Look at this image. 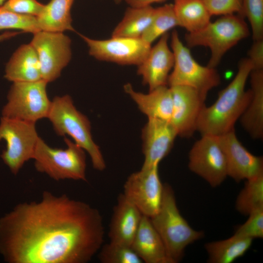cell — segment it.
I'll return each mask as SVG.
<instances>
[{
	"label": "cell",
	"instance_id": "14",
	"mask_svg": "<svg viewBox=\"0 0 263 263\" xmlns=\"http://www.w3.org/2000/svg\"><path fill=\"white\" fill-rule=\"evenodd\" d=\"M172 97L170 122L178 136L189 138L197 131L201 112L206 105L207 95L186 86L169 87Z\"/></svg>",
	"mask_w": 263,
	"mask_h": 263
},
{
	"label": "cell",
	"instance_id": "32",
	"mask_svg": "<svg viewBox=\"0 0 263 263\" xmlns=\"http://www.w3.org/2000/svg\"><path fill=\"white\" fill-rule=\"evenodd\" d=\"M247 220L237 226L235 235L251 239L263 238V208L251 212Z\"/></svg>",
	"mask_w": 263,
	"mask_h": 263
},
{
	"label": "cell",
	"instance_id": "8",
	"mask_svg": "<svg viewBox=\"0 0 263 263\" xmlns=\"http://www.w3.org/2000/svg\"><path fill=\"white\" fill-rule=\"evenodd\" d=\"M47 83L42 79L13 82L1 116L35 123L47 118L51 105L47 94Z\"/></svg>",
	"mask_w": 263,
	"mask_h": 263
},
{
	"label": "cell",
	"instance_id": "6",
	"mask_svg": "<svg viewBox=\"0 0 263 263\" xmlns=\"http://www.w3.org/2000/svg\"><path fill=\"white\" fill-rule=\"evenodd\" d=\"M64 141L65 149L53 148L38 138L33 157L36 170L56 181H86V151L66 137Z\"/></svg>",
	"mask_w": 263,
	"mask_h": 263
},
{
	"label": "cell",
	"instance_id": "37",
	"mask_svg": "<svg viewBox=\"0 0 263 263\" xmlns=\"http://www.w3.org/2000/svg\"><path fill=\"white\" fill-rule=\"evenodd\" d=\"M20 33L21 32L7 31L4 33L0 34V42L12 38Z\"/></svg>",
	"mask_w": 263,
	"mask_h": 263
},
{
	"label": "cell",
	"instance_id": "22",
	"mask_svg": "<svg viewBox=\"0 0 263 263\" xmlns=\"http://www.w3.org/2000/svg\"><path fill=\"white\" fill-rule=\"evenodd\" d=\"M4 77L12 82L42 79L37 54L30 43L20 46L13 54L6 64Z\"/></svg>",
	"mask_w": 263,
	"mask_h": 263
},
{
	"label": "cell",
	"instance_id": "17",
	"mask_svg": "<svg viewBox=\"0 0 263 263\" xmlns=\"http://www.w3.org/2000/svg\"><path fill=\"white\" fill-rule=\"evenodd\" d=\"M169 35L162 36L157 43L151 47L144 60L137 66V74L147 85L149 91L168 85L170 72L174 62L173 53L169 47Z\"/></svg>",
	"mask_w": 263,
	"mask_h": 263
},
{
	"label": "cell",
	"instance_id": "34",
	"mask_svg": "<svg viewBox=\"0 0 263 263\" xmlns=\"http://www.w3.org/2000/svg\"><path fill=\"white\" fill-rule=\"evenodd\" d=\"M2 6L16 13L36 17L41 13L44 7L37 0H7Z\"/></svg>",
	"mask_w": 263,
	"mask_h": 263
},
{
	"label": "cell",
	"instance_id": "1",
	"mask_svg": "<svg viewBox=\"0 0 263 263\" xmlns=\"http://www.w3.org/2000/svg\"><path fill=\"white\" fill-rule=\"evenodd\" d=\"M100 212L66 194L44 191L0 218V254L8 263H86L103 245Z\"/></svg>",
	"mask_w": 263,
	"mask_h": 263
},
{
	"label": "cell",
	"instance_id": "15",
	"mask_svg": "<svg viewBox=\"0 0 263 263\" xmlns=\"http://www.w3.org/2000/svg\"><path fill=\"white\" fill-rule=\"evenodd\" d=\"M224 152L227 176L236 182L263 172V158L250 153L240 142L235 130L217 136Z\"/></svg>",
	"mask_w": 263,
	"mask_h": 263
},
{
	"label": "cell",
	"instance_id": "29",
	"mask_svg": "<svg viewBox=\"0 0 263 263\" xmlns=\"http://www.w3.org/2000/svg\"><path fill=\"white\" fill-rule=\"evenodd\" d=\"M98 252L102 263H143L131 246L110 242L102 245Z\"/></svg>",
	"mask_w": 263,
	"mask_h": 263
},
{
	"label": "cell",
	"instance_id": "30",
	"mask_svg": "<svg viewBox=\"0 0 263 263\" xmlns=\"http://www.w3.org/2000/svg\"><path fill=\"white\" fill-rule=\"evenodd\" d=\"M18 29L34 34L41 31L36 17L17 14L0 6V30Z\"/></svg>",
	"mask_w": 263,
	"mask_h": 263
},
{
	"label": "cell",
	"instance_id": "13",
	"mask_svg": "<svg viewBox=\"0 0 263 263\" xmlns=\"http://www.w3.org/2000/svg\"><path fill=\"white\" fill-rule=\"evenodd\" d=\"M163 189L158 165H155L131 174L124 185L122 193L143 215L151 218L159 209Z\"/></svg>",
	"mask_w": 263,
	"mask_h": 263
},
{
	"label": "cell",
	"instance_id": "18",
	"mask_svg": "<svg viewBox=\"0 0 263 263\" xmlns=\"http://www.w3.org/2000/svg\"><path fill=\"white\" fill-rule=\"evenodd\" d=\"M143 215L123 193H120L110 224V242L131 246Z\"/></svg>",
	"mask_w": 263,
	"mask_h": 263
},
{
	"label": "cell",
	"instance_id": "35",
	"mask_svg": "<svg viewBox=\"0 0 263 263\" xmlns=\"http://www.w3.org/2000/svg\"><path fill=\"white\" fill-rule=\"evenodd\" d=\"M248 54L253 70H263V39L253 41Z\"/></svg>",
	"mask_w": 263,
	"mask_h": 263
},
{
	"label": "cell",
	"instance_id": "20",
	"mask_svg": "<svg viewBox=\"0 0 263 263\" xmlns=\"http://www.w3.org/2000/svg\"><path fill=\"white\" fill-rule=\"evenodd\" d=\"M131 246L143 263H172L160 235L148 217L143 215Z\"/></svg>",
	"mask_w": 263,
	"mask_h": 263
},
{
	"label": "cell",
	"instance_id": "9",
	"mask_svg": "<svg viewBox=\"0 0 263 263\" xmlns=\"http://www.w3.org/2000/svg\"><path fill=\"white\" fill-rule=\"evenodd\" d=\"M35 123L1 116L0 141L6 142L0 157L11 172L16 175L24 163L33 159L39 136Z\"/></svg>",
	"mask_w": 263,
	"mask_h": 263
},
{
	"label": "cell",
	"instance_id": "7",
	"mask_svg": "<svg viewBox=\"0 0 263 263\" xmlns=\"http://www.w3.org/2000/svg\"><path fill=\"white\" fill-rule=\"evenodd\" d=\"M170 43L174 62L168 80L169 87L188 86L207 95L220 84V76L215 68L198 63L189 49L183 44L176 30L172 32Z\"/></svg>",
	"mask_w": 263,
	"mask_h": 263
},
{
	"label": "cell",
	"instance_id": "23",
	"mask_svg": "<svg viewBox=\"0 0 263 263\" xmlns=\"http://www.w3.org/2000/svg\"><path fill=\"white\" fill-rule=\"evenodd\" d=\"M74 0H51L36 17L41 31L64 32L75 31L71 9Z\"/></svg>",
	"mask_w": 263,
	"mask_h": 263
},
{
	"label": "cell",
	"instance_id": "25",
	"mask_svg": "<svg viewBox=\"0 0 263 263\" xmlns=\"http://www.w3.org/2000/svg\"><path fill=\"white\" fill-rule=\"evenodd\" d=\"M173 6L179 26L188 33L198 31L211 21L212 16L202 0H174Z\"/></svg>",
	"mask_w": 263,
	"mask_h": 263
},
{
	"label": "cell",
	"instance_id": "12",
	"mask_svg": "<svg viewBox=\"0 0 263 263\" xmlns=\"http://www.w3.org/2000/svg\"><path fill=\"white\" fill-rule=\"evenodd\" d=\"M79 36L87 44L90 56L100 61L122 65L138 66L151 47L141 38L112 37L107 39L99 40L81 34Z\"/></svg>",
	"mask_w": 263,
	"mask_h": 263
},
{
	"label": "cell",
	"instance_id": "3",
	"mask_svg": "<svg viewBox=\"0 0 263 263\" xmlns=\"http://www.w3.org/2000/svg\"><path fill=\"white\" fill-rule=\"evenodd\" d=\"M165 245L172 263L179 262L189 244L203 238V231L193 229L178 208L174 192L168 184H164L163 194L157 213L150 218Z\"/></svg>",
	"mask_w": 263,
	"mask_h": 263
},
{
	"label": "cell",
	"instance_id": "33",
	"mask_svg": "<svg viewBox=\"0 0 263 263\" xmlns=\"http://www.w3.org/2000/svg\"><path fill=\"white\" fill-rule=\"evenodd\" d=\"M211 16L235 14L243 17L242 0H202Z\"/></svg>",
	"mask_w": 263,
	"mask_h": 263
},
{
	"label": "cell",
	"instance_id": "5",
	"mask_svg": "<svg viewBox=\"0 0 263 263\" xmlns=\"http://www.w3.org/2000/svg\"><path fill=\"white\" fill-rule=\"evenodd\" d=\"M249 35L248 27L242 16L235 14L222 16L202 29L185 36L189 47L204 46L210 51L207 66L215 68L225 54Z\"/></svg>",
	"mask_w": 263,
	"mask_h": 263
},
{
	"label": "cell",
	"instance_id": "24",
	"mask_svg": "<svg viewBox=\"0 0 263 263\" xmlns=\"http://www.w3.org/2000/svg\"><path fill=\"white\" fill-rule=\"evenodd\" d=\"M253 240L233 234L223 240L208 242L205 244L209 263H231L245 254Z\"/></svg>",
	"mask_w": 263,
	"mask_h": 263
},
{
	"label": "cell",
	"instance_id": "19",
	"mask_svg": "<svg viewBox=\"0 0 263 263\" xmlns=\"http://www.w3.org/2000/svg\"><path fill=\"white\" fill-rule=\"evenodd\" d=\"M124 90L148 118L170 122L172 110V97L167 85L149 91L148 94L137 92L132 85H124Z\"/></svg>",
	"mask_w": 263,
	"mask_h": 263
},
{
	"label": "cell",
	"instance_id": "2",
	"mask_svg": "<svg viewBox=\"0 0 263 263\" xmlns=\"http://www.w3.org/2000/svg\"><path fill=\"white\" fill-rule=\"evenodd\" d=\"M253 69L248 58L241 60L231 82L219 93L213 104L204 106L197 124L201 135L219 136L234 129L251 96L250 89L245 91V87Z\"/></svg>",
	"mask_w": 263,
	"mask_h": 263
},
{
	"label": "cell",
	"instance_id": "21",
	"mask_svg": "<svg viewBox=\"0 0 263 263\" xmlns=\"http://www.w3.org/2000/svg\"><path fill=\"white\" fill-rule=\"evenodd\" d=\"M250 77L251 96L239 120L254 139L263 137V70H253Z\"/></svg>",
	"mask_w": 263,
	"mask_h": 263
},
{
	"label": "cell",
	"instance_id": "36",
	"mask_svg": "<svg viewBox=\"0 0 263 263\" xmlns=\"http://www.w3.org/2000/svg\"><path fill=\"white\" fill-rule=\"evenodd\" d=\"M130 7H139L151 5V4L165 0H124Z\"/></svg>",
	"mask_w": 263,
	"mask_h": 263
},
{
	"label": "cell",
	"instance_id": "28",
	"mask_svg": "<svg viewBox=\"0 0 263 263\" xmlns=\"http://www.w3.org/2000/svg\"><path fill=\"white\" fill-rule=\"evenodd\" d=\"M179 26L172 4H167L154 9L151 21L141 38L151 45L158 38Z\"/></svg>",
	"mask_w": 263,
	"mask_h": 263
},
{
	"label": "cell",
	"instance_id": "4",
	"mask_svg": "<svg viewBox=\"0 0 263 263\" xmlns=\"http://www.w3.org/2000/svg\"><path fill=\"white\" fill-rule=\"evenodd\" d=\"M47 118L58 135L70 136L88 153L94 169L102 171L105 169L106 163L102 152L92 137L90 122L77 110L70 95L55 97L51 101Z\"/></svg>",
	"mask_w": 263,
	"mask_h": 263
},
{
	"label": "cell",
	"instance_id": "27",
	"mask_svg": "<svg viewBox=\"0 0 263 263\" xmlns=\"http://www.w3.org/2000/svg\"><path fill=\"white\" fill-rule=\"evenodd\" d=\"M235 208L241 214L246 216L263 208V172L246 180L237 196Z\"/></svg>",
	"mask_w": 263,
	"mask_h": 263
},
{
	"label": "cell",
	"instance_id": "11",
	"mask_svg": "<svg viewBox=\"0 0 263 263\" xmlns=\"http://www.w3.org/2000/svg\"><path fill=\"white\" fill-rule=\"evenodd\" d=\"M188 168L215 188L223 183L226 177L225 155L217 136L202 135L189 152Z\"/></svg>",
	"mask_w": 263,
	"mask_h": 263
},
{
	"label": "cell",
	"instance_id": "10",
	"mask_svg": "<svg viewBox=\"0 0 263 263\" xmlns=\"http://www.w3.org/2000/svg\"><path fill=\"white\" fill-rule=\"evenodd\" d=\"M30 43L37 54L42 79L55 80L71 59L70 38L63 32L39 31L33 34Z\"/></svg>",
	"mask_w": 263,
	"mask_h": 263
},
{
	"label": "cell",
	"instance_id": "31",
	"mask_svg": "<svg viewBox=\"0 0 263 263\" xmlns=\"http://www.w3.org/2000/svg\"><path fill=\"white\" fill-rule=\"evenodd\" d=\"M243 16L248 20L253 41L263 39V0H242Z\"/></svg>",
	"mask_w": 263,
	"mask_h": 263
},
{
	"label": "cell",
	"instance_id": "16",
	"mask_svg": "<svg viewBox=\"0 0 263 263\" xmlns=\"http://www.w3.org/2000/svg\"><path fill=\"white\" fill-rule=\"evenodd\" d=\"M177 136L169 121L148 118L142 131L144 161L141 168L159 165L170 152Z\"/></svg>",
	"mask_w": 263,
	"mask_h": 263
},
{
	"label": "cell",
	"instance_id": "38",
	"mask_svg": "<svg viewBox=\"0 0 263 263\" xmlns=\"http://www.w3.org/2000/svg\"><path fill=\"white\" fill-rule=\"evenodd\" d=\"M7 0H0V6H2Z\"/></svg>",
	"mask_w": 263,
	"mask_h": 263
},
{
	"label": "cell",
	"instance_id": "39",
	"mask_svg": "<svg viewBox=\"0 0 263 263\" xmlns=\"http://www.w3.org/2000/svg\"><path fill=\"white\" fill-rule=\"evenodd\" d=\"M114 1L116 3H119L122 1V0H114Z\"/></svg>",
	"mask_w": 263,
	"mask_h": 263
},
{
	"label": "cell",
	"instance_id": "26",
	"mask_svg": "<svg viewBox=\"0 0 263 263\" xmlns=\"http://www.w3.org/2000/svg\"><path fill=\"white\" fill-rule=\"evenodd\" d=\"M154 9L151 5L130 7L113 30L112 37L141 38L151 21Z\"/></svg>",
	"mask_w": 263,
	"mask_h": 263
}]
</instances>
